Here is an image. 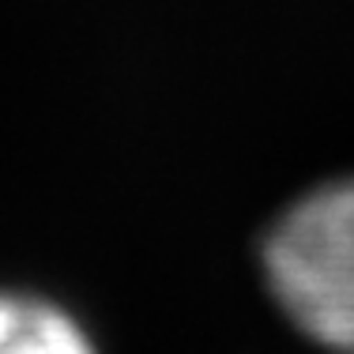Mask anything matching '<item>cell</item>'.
Wrapping results in <instances>:
<instances>
[{
	"mask_svg": "<svg viewBox=\"0 0 354 354\" xmlns=\"http://www.w3.org/2000/svg\"><path fill=\"white\" fill-rule=\"evenodd\" d=\"M272 294L317 343L354 354V181L306 196L264 245Z\"/></svg>",
	"mask_w": 354,
	"mask_h": 354,
	"instance_id": "obj_1",
	"label": "cell"
},
{
	"mask_svg": "<svg viewBox=\"0 0 354 354\" xmlns=\"http://www.w3.org/2000/svg\"><path fill=\"white\" fill-rule=\"evenodd\" d=\"M0 354H95V347L57 306L0 294Z\"/></svg>",
	"mask_w": 354,
	"mask_h": 354,
	"instance_id": "obj_2",
	"label": "cell"
}]
</instances>
